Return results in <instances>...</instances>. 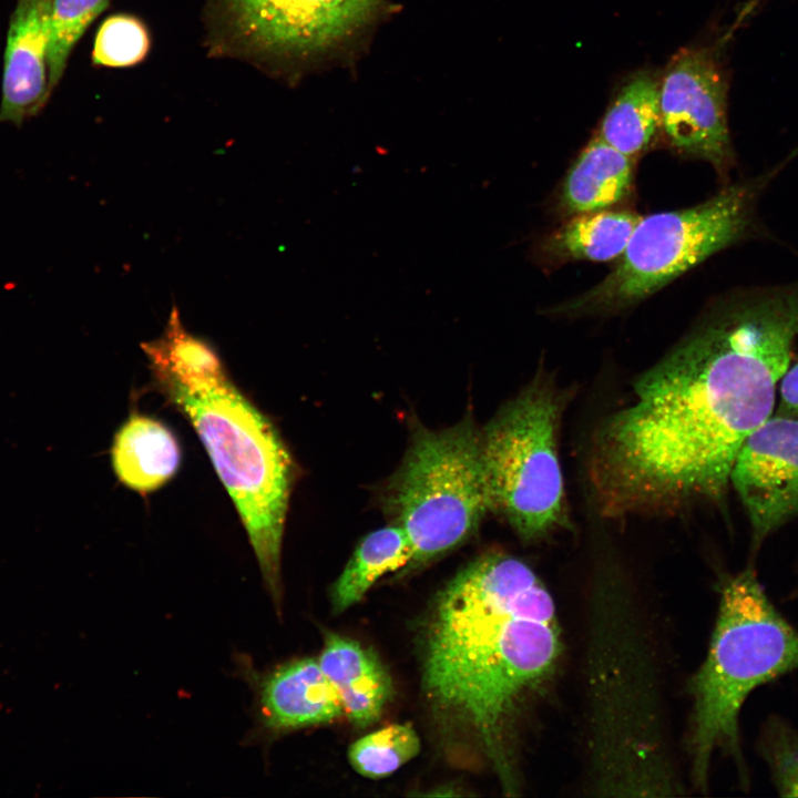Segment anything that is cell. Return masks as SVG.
<instances>
[{"label":"cell","mask_w":798,"mask_h":798,"mask_svg":"<svg viewBox=\"0 0 798 798\" xmlns=\"http://www.w3.org/2000/svg\"><path fill=\"white\" fill-rule=\"evenodd\" d=\"M798 337V283L719 301L636 382L597 433L591 479L610 514L714 498L770 416Z\"/></svg>","instance_id":"cell-1"},{"label":"cell","mask_w":798,"mask_h":798,"mask_svg":"<svg viewBox=\"0 0 798 798\" xmlns=\"http://www.w3.org/2000/svg\"><path fill=\"white\" fill-rule=\"evenodd\" d=\"M561 652L554 601L523 561L485 553L436 596L422 634L421 684L436 714L470 734L507 794L518 778L514 715Z\"/></svg>","instance_id":"cell-2"},{"label":"cell","mask_w":798,"mask_h":798,"mask_svg":"<svg viewBox=\"0 0 798 798\" xmlns=\"http://www.w3.org/2000/svg\"><path fill=\"white\" fill-rule=\"evenodd\" d=\"M142 349L167 398L201 438L279 606L280 552L293 483L285 444L229 379L215 349L185 328L178 310L171 311L163 334Z\"/></svg>","instance_id":"cell-3"},{"label":"cell","mask_w":798,"mask_h":798,"mask_svg":"<svg viewBox=\"0 0 798 798\" xmlns=\"http://www.w3.org/2000/svg\"><path fill=\"white\" fill-rule=\"evenodd\" d=\"M584 676L592 794L681 795L653 641L636 595L614 575H601L589 596Z\"/></svg>","instance_id":"cell-4"},{"label":"cell","mask_w":798,"mask_h":798,"mask_svg":"<svg viewBox=\"0 0 798 798\" xmlns=\"http://www.w3.org/2000/svg\"><path fill=\"white\" fill-rule=\"evenodd\" d=\"M798 669V631L779 613L749 567L725 579L707 654L690 683L688 750L696 789H708L716 751L735 764L743 787L749 775L739 714L759 686Z\"/></svg>","instance_id":"cell-5"},{"label":"cell","mask_w":798,"mask_h":798,"mask_svg":"<svg viewBox=\"0 0 798 798\" xmlns=\"http://www.w3.org/2000/svg\"><path fill=\"white\" fill-rule=\"evenodd\" d=\"M774 173L725 186L695 206L641 217L612 272L587 291L548 313L576 317L623 310L743 239L751 229L758 198Z\"/></svg>","instance_id":"cell-6"},{"label":"cell","mask_w":798,"mask_h":798,"mask_svg":"<svg viewBox=\"0 0 798 798\" xmlns=\"http://www.w3.org/2000/svg\"><path fill=\"white\" fill-rule=\"evenodd\" d=\"M383 509L410 541L412 567L453 550L477 531L490 500L481 431L470 416L441 430L416 428L386 487Z\"/></svg>","instance_id":"cell-7"},{"label":"cell","mask_w":798,"mask_h":798,"mask_svg":"<svg viewBox=\"0 0 798 798\" xmlns=\"http://www.w3.org/2000/svg\"><path fill=\"white\" fill-rule=\"evenodd\" d=\"M561 402L538 381L500 409L481 431L490 510L524 540H538L565 523L557 454Z\"/></svg>","instance_id":"cell-8"},{"label":"cell","mask_w":798,"mask_h":798,"mask_svg":"<svg viewBox=\"0 0 798 798\" xmlns=\"http://www.w3.org/2000/svg\"><path fill=\"white\" fill-rule=\"evenodd\" d=\"M225 32L255 55L306 57L352 34L381 0H217Z\"/></svg>","instance_id":"cell-9"},{"label":"cell","mask_w":798,"mask_h":798,"mask_svg":"<svg viewBox=\"0 0 798 798\" xmlns=\"http://www.w3.org/2000/svg\"><path fill=\"white\" fill-rule=\"evenodd\" d=\"M728 78L718 52L684 49L661 81V127L676 151L726 175L735 162L728 127Z\"/></svg>","instance_id":"cell-10"},{"label":"cell","mask_w":798,"mask_h":798,"mask_svg":"<svg viewBox=\"0 0 798 798\" xmlns=\"http://www.w3.org/2000/svg\"><path fill=\"white\" fill-rule=\"evenodd\" d=\"M733 483L749 519L755 548L798 518V418L770 416L741 446Z\"/></svg>","instance_id":"cell-11"},{"label":"cell","mask_w":798,"mask_h":798,"mask_svg":"<svg viewBox=\"0 0 798 798\" xmlns=\"http://www.w3.org/2000/svg\"><path fill=\"white\" fill-rule=\"evenodd\" d=\"M52 0H17L3 54L0 123L20 127L37 116L52 93L49 47Z\"/></svg>","instance_id":"cell-12"},{"label":"cell","mask_w":798,"mask_h":798,"mask_svg":"<svg viewBox=\"0 0 798 798\" xmlns=\"http://www.w3.org/2000/svg\"><path fill=\"white\" fill-rule=\"evenodd\" d=\"M243 674L255 690L259 724L266 733L326 724L344 713L340 697L318 659L289 661L264 674L245 664Z\"/></svg>","instance_id":"cell-13"},{"label":"cell","mask_w":798,"mask_h":798,"mask_svg":"<svg viewBox=\"0 0 798 798\" xmlns=\"http://www.w3.org/2000/svg\"><path fill=\"white\" fill-rule=\"evenodd\" d=\"M318 663L354 726L366 728L379 719L393 688L388 671L372 649L328 633Z\"/></svg>","instance_id":"cell-14"},{"label":"cell","mask_w":798,"mask_h":798,"mask_svg":"<svg viewBox=\"0 0 798 798\" xmlns=\"http://www.w3.org/2000/svg\"><path fill=\"white\" fill-rule=\"evenodd\" d=\"M111 460L117 479L125 487L149 493L176 473L181 450L174 434L161 421L132 415L114 436Z\"/></svg>","instance_id":"cell-15"},{"label":"cell","mask_w":798,"mask_h":798,"mask_svg":"<svg viewBox=\"0 0 798 798\" xmlns=\"http://www.w3.org/2000/svg\"><path fill=\"white\" fill-rule=\"evenodd\" d=\"M634 158L595 135L570 167L560 193L569 215L607 209L631 191Z\"/></svg>","instance_id":"cell-16"},{"label":"cell","mask_w":798,"mask_h":798,"mask_svg":"<svg viewBox=\"0 0 798 798\" xmlns=\"http://www.w3.org/2000/svg\"><path fill=\"white\" fill-rule=\"evenodd\" d=\"M641 217L610 209L572 215L544 239L542 250L556 262L614 259L623 254Z\"/></svg>","instance_id":"cell-17"},{"label":"cell","mask_w":798,"mask_h":798,"mask_svg":"<svg viewBox=\"0 0 798 798\" xmlns=\"http://www.w3.org/2000/svg\"><path fill=\"white\" fill-rule=\"evenodd\" d=\"M659 88L652 73L634 74L605 112L597 135L633 158L644 152L661 126Z\"/></svg>","instance_id":"cell-18"},{"label":"cell","mask_w":798,"mask_h":798,"mask_svg":"<svg viewBox=\"0 0 798 798\" xmlns=\"http://www.w3.org/2000/svg\"><path fill=\"white\" fill-rule=\"evenodd\" d=\"M412 556L405 531L390 524L367 534L331 587V606L341 613L358 603L383 575L409 564Z\"/></svg>","instance_id":"cell-19"},{"label":"cell","mask_w":798,"mask_h":798,"mask_svg":"<svg viewBox=\"0 0 798 798\" xmlns=\"http://www.w3.org/2000/svg\"><path fill=\"white\" fill-rule=\"evenodd\" d=\"M420 738L409 723L392 724L357 739L348 748V760L359 775L385 778L415 758Z\"/></svg>","instance_id":"cell-20"},{"label":"cell","mask_w":798,"mask_h":798,"mask_svg":"<svg viewBox=\"0 0 798 798\" xmlns=\"http://www.w3.org/2000/svg\"><path fill=\"white\" fill-rule=\"evenodd\" d=\"M110 0H52L50 10V84L57 86L78 41Z\"/></svg>","instance_id":"cell-21"},{"label":"cell","mask_w":798,"mask_h":798,"mask_svg":"<svg viewBox=\"0 0 798 798\" xmlns=\"http://www.w3.org/2000/svg\"><path fill=\"white\" fill-rule=\"evenodd\" d=\"M756 747L778 795L798 797V729L773 715L763 724Z\"/></svg>","instance_id":"cell-22"},{"label":"cell","mask_w":798,"mask_h":798,"mask_svg":"<svg viewBox=\"0 0 798 798\" xmlns=\"http://www.w3.org/2000/svg\"><path fill=\"white\" fill-rule=\"evenodd\" d=\"M150 48L145 25L135 17L116 14L100 25L94 39L92 63L129 66L142 61Z\"/></svg>","instance_id":"cell-23"},{"label":"cell","mask_w":798,"mask_h":798,"mask_svg":"<svg viewBox=\"0 0 798 798\" xmlns=\"http://www.w3.org/2000/svg\"><path fill=\"white\" fill-rule=\"evenodd\" d=\"M779 391L780 401L776 415L798 418V362L787 368L780 379Z\"/></svg>","instance_id":"cell-24"}]
</instances>
